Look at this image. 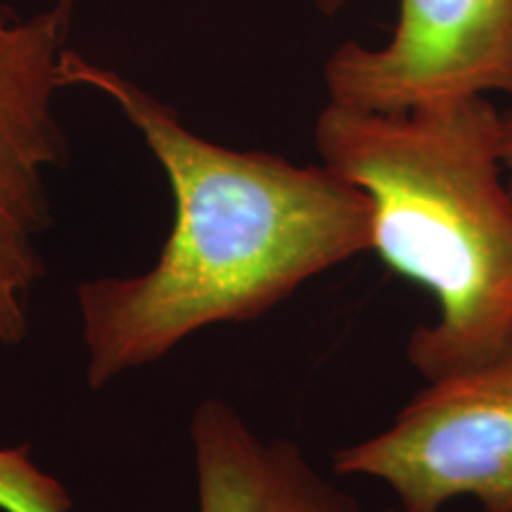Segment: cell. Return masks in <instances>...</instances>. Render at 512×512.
Returning <instances> with one entry per match:
<instances>
[{"mask_svg": "<svg viewBox=\"0 0 512 512\" xmlns=\"http://www.w3.org/2000/svg\"><path fill=\"white\" fill-rule=\"evenodd\" d=\"M60 86L110 98L140 131L176 202L150 271L76 292L93 389L159 361L197 330L264 316L306 280L373 247L370 197L330 166L211 143L138 83L72 50L62 53Z\"/></svg>", "mask_w": 512, "mask_h": 512, "instance_id": "cell-1", "label": "cell"}, {"mask_svg": "<svg viewBox=\"0 0 512 512\" xmlns=\"http://www.w3.org/2000/svg\"><path fill=\"white\" fill-rule=\"evenodd\" d=\"M72 498L62 484L31 463L29 446L0 448V510L69 512Z\"/></svg>", "mask_w": 512, "mask_h": 512, "instance_id": "cell-7", "label": "cell"}, {"mask_svg": "<svg viewBox=\"0 0 512 512\" xmlns=\"http://www.w3.org/2000/svg\"><path fill=\"white\" fill-rule=\"evenodd\" d=\"M72 17L74 0L34 15L0 8V347L27 337L46 271L38 240L50 223L46 176L64 159L55 93Z\"/></svg>", "mask_w": 512, "mask_h": 512, "instance_id": "cell-4", "label": "cell"}, {"mask_svg": "<svg viewBox=\"0 0 512 512\" xmlns=\"http://www.w3.org/2000/svg\"><path fill=\"white\" fill-rule=\"evenodd\" d=\"M501 128H503V166H505V178L512 190V110L501 112Z\"/></svg>", "mask_w": 512, "mask_h": 512, "instance_id": "cell-8", "label": "cell"}, {"mask_svg": "<svg viewBox=\"0 0 512 512\" xmlns=\"http://www.w3.org/2000/svg\"><path fill=\"white\" fill-rule=\"evenodd\" d=\"M313 136L370 197V252L437 304L408 337L411 366L434 382L512 358V190L489 95L403 112L328 102Z\"/></svg>", "mask_w": 512, "mask_h": 512, "instance_id": "cell-2", "label": "cell"}, {"mask_svg": "<svg viewBox=\"0 0 512 512\" xmlns=\"http://www.w3.org/2000/svg\"><path fill=\"white\" fill-rule=\"evenodd\" d=\"M200 512H361L290 439H261L233 406L207 399L190 422Z\"/></svg>", "mask_w": 512, "mask_h": 512, "instance_id": "cell-6", "label": "cell"}, {"mask_svg": "<svg viewBox=\"0 0 512 512\" xmlns=\"http://www.w3.org/2000/svg\"><path fill=\"white\" fill-rule=\"evenodd\" d=\"M380 512H403V510H392V508H387V510H380Z\"/></svg>", "mask_w": 512, "mask_h": 512, "instance_id": "cell-9", "label": "cell"}, {"mask_svg": "<svg viewBox=\"0 0 512 512\" xmlns=\"http://www.w3.org/2000/svg\"><path fill=\"white\" fill-rule=\"evenodd\" d=\"M332 467L387 484L403 512L456 498L512 512V358L427 382L387 430L335 451Z\"/></svg>", "mask_w": 512, "mask_h": 512, "instance_id": "cell-3", "label": "cell"}, {"mask_svg": "<svg viewBox=\"0 0 512 512\" xmlns=\"http://www.w3.org/2000/svg\"><path fill=\"white\" fill-rule=\"evenodd\" d=\"M337 15L349 0H311ZM332 105L403 112L470 95H512V0H399L382 46L342 43L323 67Z\"/></svg>", "mask_w": 512, "mask_h": 512, "instance_id": "cell-5", "label": "cell"}]
</instances>
